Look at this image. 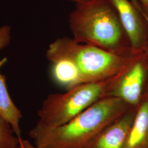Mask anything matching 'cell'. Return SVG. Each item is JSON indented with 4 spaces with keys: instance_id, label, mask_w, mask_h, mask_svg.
<instances>
[{
    "instance_id": "7a4b0ae2",
    "label": "cell",
    "mask_w": 148,
    "mask_h": 148,
    "mask_svg": "<svg viewBox=\"0 0 148 148\" xmlns=\"http://www.w3.org/2000/svg\"><path fill=\"white\" fill-rule=\"evenodd\" d=\"M69 27L76 42L95 46L121 56H130L133 49L115 6L110 0H90L70 13Z\"/></svg>"
},
{
    "instance_id": "30bf717a",
    "label": "cell",
    "mask_w": 148,
    "mask_h": 148,
    "mask_svg": "<svg viewBox=\"0 0 148 148\" xmlns=\"http://www.w3.org/2000/svg\"><path fill=\"white\" fill-rule=\"evenodd\" d=\"M51 74L53 80L66 90L81 84L79 73L74 64L67 60L51 62Z\"/></svg>"
},
{
    "instance_id": "2e32d148",
    "label": "cell",
    "mask_w": 148,
    "mask_h": 148,
    "mask_svg": "<svg viewBox=\"0 0 148 148\" xmlns=\"http://www.w3.org/2000/svg\"><path fill=\"white\" fill-rule=\"evenodd\" d=\"M147 58H148L147 57ZM144 93H148V79H147V84H146V86H145V90H144Z\"/></svg>"
},
{
    "instance_id": "8fae6325",
    "label": "cell",
    "mask_w": 148,
    "mask_h": 148,
    "mask_svg": "<svg viewBox=\"0 0 148 148\" xmlns=\"http://www.w3.org/2000/svg\"><path fill=\"white\" fill-rule=\"evenodd\" d=\"M20 138L11 125L0 116V148H17Z\"/></svg>"
},
{
    "instance_id": "8992f818",
    "label": "cell",
    "mask_w": 148,
    "mask_h": 148,
    "mask_svg": "<svg viewBox=\"0 0 148 148\" xmlns=\"http://www.w3.org/2000/svg\"><path fill=\"white\" fill-rule=\"evenodd\" d=\"M115 6L131 47L144 52L148 47V24L136 0H110Z\"/></svg>"
},
{
    "instance_id": "6da1fadb",
    "label": "cell",
    "mask_w": 148,
    "mask_h": 148,
    "mask_svg": "<svg viewBox=\"0 0 148 148\" xmlns=\"http://www.w3.org/2000/svg\"><path fill=\"white\" fill-rule=\"evenodd\" d=\"M131 108L120 98L106 96L62 125L48 128L37 123L29 136L38 148H82Z\"/></svg>"
},
{
    "instance_id": "277c9868",
    "label": "cell",
    "mask_w": 148,
    "mask_h": 148,
    "mask_svg": "<svg viewBox=\"0 0 148 148\" xmlns=\"http://www.w3.org/2000/svg\"><path fill=\"white\" fill-rule=\"evenodd\" d=\"M113 77L99 82L81 84L63 93L49 95L37 112V123L44 127L53 128L69 121L106 97Z\"/></svg>"
},
{
    "instance_id": "9c48e42d",
    "label": "cell",
    "mask_w": 148,
    "mask_h": 148,
    "mask_svg": "<svg viewBox=\"0 0 148 148\" xmlns=\"http://www.w3.org/2000/svg\"><path fill=\"white\" fill-rule=\"evenodd\" d=\"M124 148H148V93H143Z\"/></svg>"
},
{
    "instance_id": "e0dca14e",
    "label": "cell",
    "mask_w": 148,
    "mask_h": 148,
    "mask_svg": "<svg viewBox=\"0 0 148 148\" xmlns=\"http://www.w3.org/2000/svg\"><path fill=\"white\" fill-rule=\"evenodd\" d=\"M147 16H148V14H147Z\"/></svg>"
},
{
    "instance_id": "5b68a950",
    "label": "cell",
    "mask_w": 148,
    "mask_h": 148,
    "mask_svg": "<svg viewBox=\"0 0 148 148\" xmlns=\"http://www.w3.org/2000/svg\"><path fill=\"white\" fill-rule=\"evenodd\" d=\"M148 77V60L144 52L138 53L115 75L106 96L116 97L131 108H137L143 96Z\"/></svg>"
},
{
    "instance_id": "5bb4252c",
    "label": "cell",
    "mask_w": 148,
    "mask_h": 148,
    "mask_svg": "<svg viewBox=\"0 0 148 148\" xmlns=\"http://www.w3.org/2000/svg\"><path fill=\"white\" fill-rule=\"evenodd\" d=\"M136 3H137V5L138 7V8H139V10H140V11H141V12L142 13V14H143V16H144L145 17V19H146V21H147L148 22V16H147V14L143 11V10L142 9V8H141V7H140V4H139V3L138 2L137 0H136ZM144 54H145V56L147 57L148 58V47H147V48L146 49V50L144 51Z\"/></svg>"
},
{
    "instance_id": "ba28073f",
    "label": "cell",
    "mask_w": 148,
    "mask_h": 148,
    "mask_svg": "<svg viewBox=\"0 0 148 148\" xmlns=\"http://www.w3.org/2000/svg\"><path fill=\"white\" fill-rule=\"evenodd\" d=\"M11 39V27L7 25L0 27V51L8 46ZM0 116L11 125L18 137H22L20 122L23 117V115L21 111L12 101L7 87L5 77L1 73Z\"/></svg>"
},
{
    "instance_id": "3957f363",
    "label": "cell",
    "mask_w": 148,
    "mask_h": 148,
    "mask_svg": "<svg viewBox=\"0 0 148 148\" xmlns=\"http://www.w3.org/2000/svg\"><path fill=\"white\" fill-rule=\"evenodd\" d=\"M139 53L130 56H118L95 46L64 37L49 45L46 57L51 62L63 59L73 63L79 71L81 84H84L114 76Z\"/></svg>"
},
{
    "instance_id": "9a60e30c",
    "label": "cell",
    "mask_w": 148,
    "mask_h": 148,
    "mask_svg": "<svg viewBox=\"0 0 148 148\" xmlns=\"http://www.w3.org/2000/svg\"><path fill=\"white\" fill-rule=\"evenodd\" d=\"M70 1H73V2H76V4H77V3H84V2H87V1H90V0H70Z\"/></svg>"
},
{
    "instance_id": "4fadbf2b",
    "label": "cell",
    "mask_w": 148,
    "mask_h": 148,
    "mask_svg": "<svg viewBox=\"0 0 148 148\" xmlns=\"http://www.w3.org/2000/svg\"><path fill=\"white\" fill-rule=\"evenodd\" d=\"M143 11L148 15V0H137Z\"/></svg>"
},
{
    "instance_id": "52a82bcc",
    "label": "cell",
    "mask_w": 148,
    "mask_h": 148,
    "mask_svg": "<svg viewBox=\"0 0 148 148\" xmlns=\"http://www.w3.org/2000/svg\"><path fill=\"white\" fill-rule=\"evenodd\" d=\"M137 108H131L101 131L82 148H124Z\"/></svg>"
},
{
    "instance_id": "7c38bea8",
    "label": "cell",
    "mask_w": 148,
    "mask_h": 148,
    "mask_svg": "<svg viewBox=\"0 0 148 148\" xmlns=\"http://www.w3.org/2000/svg\"><path fill=\"white\" fill-rule=\"evenodd\" d=\"M17 148H38L34 144H32L29 140L23 139L21 137L20 138L19 143Z\"/></svg>"
}]
</instances>
